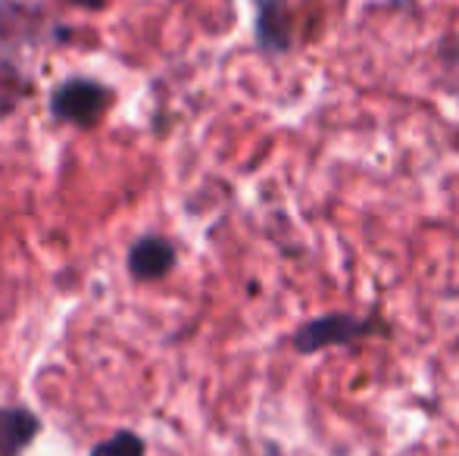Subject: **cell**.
Masks as SVG:
<instances>
[{
  "mask_svg": "<svg viewBox=\"0 0 459 456\" xmlns=\"http://www.w3.org/2000/svg\"><path fill=\"white\" fill-rule=\"evenodd\" d=\"M29 94H31V82L25 79L22 69L13 60H6V56H0V119L16 113Z\"/></svg>",
  "mask_w": 459,
  "mask_h": 456,
  "instance_id": "obj_5",
  "label": "cell"
},
{
  "mask_svg": "<svg viewBox=\"0 0 459 456\" xmlns=\"http://www.w3.org/2000/svg\"><path fill=\"white\" fill-rule=\"evenodd\" d=\"M41 432V422L25 407H0V456H19Z\"/></svg>",
  "mask_w": 459,
  "mask_h": 456,
  "instance_id": "obj_4",
  "label": "cell"
},
{
  "mask_svg": "<svg viewBox=\"0 0 459 456\" xmlns=\"http://www.w3.org/2000/svg\"><path fill=\"white\" fill-rule=\"evenodd\" d=\"M69 4H75V6H85V10H100L107 0H69Z\"/></svg>",
  "mask_w": 459,
  "mask_h": 456,
  "instance_id": "obj_7",
  "label": "cell"
},
{
  "mask_svg": "<svg viewBox=\"0 0 459 456\" xmlns=\"http://www.w3.org/2000/svg\"><path fill=\"white\" fill-rule=\"evenodd\" d=\"M91 456H144V441L134 432H119L103 444H97Z\"/></svg>",
  "mask_w": 459,
  "mask_h": 456,
  "instance_id": "obj_6",
  "label": "cell"
},
{
  "mask_svg": "<svg viewBox=\"0 0 459 456\" xmlns=\"http://www.w3.org/2000/svg\"><path fill=\"white\" fill-rule=\"evenodd\" d=\"M113 107V91L94 79H69L56 85L50 94V113L54 119L69 122L79 128H94Z\"/></svg>",
  "mask_w": 459,
  "mask_h": 456,
  "instance_id": "obj_1",
  "label": "cell"
},
{
  "mask_svg": "<svg viewBox=\"0 0 459 456\" xmlns=\"http://www.w3.org/2000/svg\"><path fill=\"white\" fill-rule=\"evenodd\" d=\"M368 329H372V319H357V316H351V313H328V316H319L303 325V329H297L294 347H297V353H316V350H322V347L357 341Z\"/></svg>",
  "mask_w": 459,
  "mask_h": 456,
  "instance_id": "obj_2",
  "label": "cell"
},
{
  "mask_svg": "<svg viewBox=\"0 0 459 456\" xmlns=\"http://www.w3.org/2000/svg\"><path fill=\"white\" fill-rule=\"evenodd\" d=\"M172 266H176V247L160 235H147L134 241L132 254H128V272L141 281L163 279Z\"/></svg>",
  "mask_w": 459,
  "mask_h": 456,
  "instance_id": "obj_3",
  "label": "cell"
}]
</instances>
